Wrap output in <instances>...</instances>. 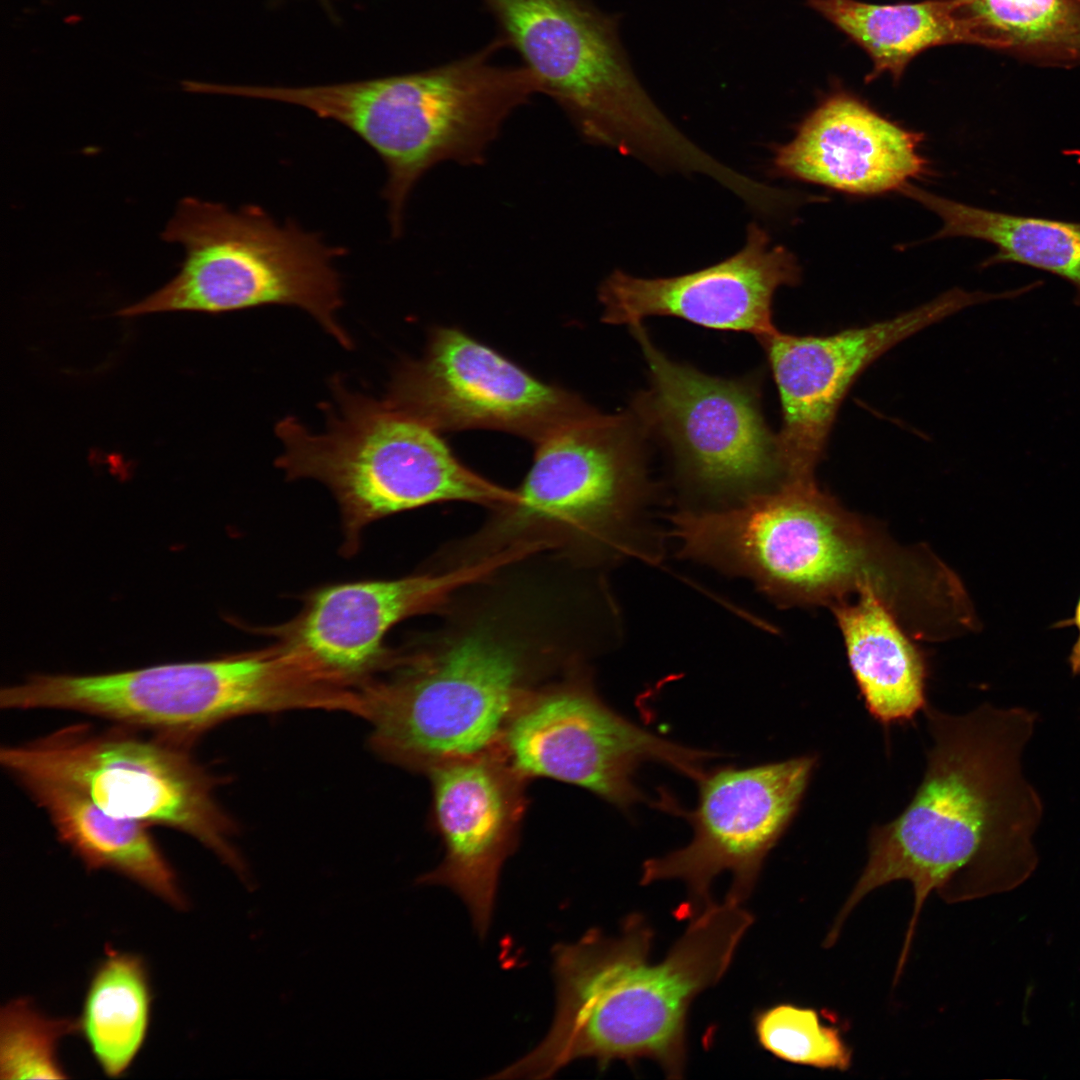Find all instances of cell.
Returning <instances> with one entry per match:
<instances>
[{"label":"cell","instance_id":"2","mask_svg":"<svg viewBox=\"0 0 1080 1080\" xmlns=\"http://www.w3.org/2000/svg\"><path fill=\"white\" fill-rule=\"evenodd\" d=\"M923 711L931 738L923 779L895 819L871 829L867 863L830 929L839 935L875 889L910 882L914 905L898 970L932 892L947 903L964 902L1011 891L1031 877L1044 812L1023 767L1037 712L992 704L960 715L929 704Z\"/></svg>","mask_w":1080,"mask_h":1080},{"label":"cell","instance_id":"30","mask_svg":"<svg viewBox=\"0 0 1080 1080\" xmlns=\"http://www.w3.org/2000/svg\"><path fill=\"white\" fill-rule=\"evenodd\" d=\"M323 3H328L329 0H321Z\"/></svg>","mask_w":1080,"mask_h":1080},{"label":"cell","instance_id":"4","mask_svg":"<svg viewBox=\"0 0 1080 1080\" xmlns=\"http://www.w3.org/2000/svg\"><path fill=\"white\" fill-rule=\"evenodd\" d=\"M753 922L742 904L712 902L657 963L650 958L654 932L638 913L616 935L593 928L556 944L551 1027L535 1048L490 1077L546 1079L592 1058L601 1069L615 1060L649 1059L669 1079L682 1078L690 1006L725 975Z\"/></svg>","mask_w":1080,"mask_h":1080},{"label":"cell","instance_id":"11","mask_svg":"<svg viewBox=\"0 0 1080 1080\" xmlns=\"http://www.w3.org/2000/svg\"><path fill=\"white\" fill-rule=\"evenodd\" d=\"M316 688L281 647L95 675L35 674L33 709L65 710L191 746L232 718L312 709Z\"/></svg>","mask_w":1080,"mask_h":1080},{"label":"cell","instance_id":"20","mask_svg":"<svg viewBox=\"0 0 1080 1080\" xmlns=\"http://www.w3.org/2000/svg\"><path fill=\"white\" fill-rule=\"evenodd\" d=\"M923 135L883 117L843 89L826 96L794 138L773 150L775 175L853 195L900 191L928 173Z\"/></svg>","mask_w":1080,"mask_h":1080},{"label":"cell","instance_id":"21","mask_svg":"<svg viewBox=\"0 0 1080 1080\" xmlns=\"http://www.w3.org/2000/svg\"><path fill=\"white\" fill-rule=\"evenodd\" d=\"M47 814L59 841L88 871L117 873L178 910L188 899L146 825L113 817L76 789L42 779L18 781Z\"/></svg>","mask_w":1080,"mask_h":1080},{"label":"cell","instance_id":"13","mask_svg":"<svg viewBox=\"0 0 1080 1080\" xmlns=\"http://www.w3.org/2000/svg\"><path fill=\"white\" fill-rule=\"evenodd\" d=\"M527 781L550 778L595 794L629 812L649 802L639 769L657 763L697 782L718 753L657 735L610 707L598 694L590 664L532 692L510 719L497 747Z\"/></svg>","mask_w":1080,"mask_h":1080},{"label":"cell","instance_id":"10","mask_svg":"<svg viewBox=\"0 0 1080 1080\" xmlns=\"http://www.w3.org/2000/svg\"><path fill=\"white\" fill-rule=\"evenodd\" d=\"M117 724L105 731L77 724L18 745L2 746L0 763L17 781L42 779L89 797L105 813L189 835L242 874L236 823L216 798L219 777L191 746Z\"/></svg>","mask_w":1080,"mask_h":1080},{"label":"cell","instance_id":"22","mask_svg":"<svg viewBox=\"0 0 1080 1080\" xmlns=\"http://www.w3.org/2000/svg\"><path fill=\"white\" fill-rule=\"evenodd\" d=\"M830 607L865 707L883 725L911 721L926 705V657L887 606L866 591Z\"/></svg>","mask_w":1080,"mask_h":1080},{"label":"cell","instance_id":"16","mask_svg":"<svg viewBox=\"0 0 1080 1080\" xmlns=\"http://www.w3.org/2000/svg\"><path fill=\"white\" fill-rule=\"evenodd\" d=\"M1001 293L955 288L894 318L831 335L777 331L759 339L779 393L777 434L791 481L814 479L837 411L859 375L878 357L925 327Z\"/></svg>","mask_w":1080,"mask_h":1080},{"label":"cell","instance_id":"28","mask_svg":"<svg viewBox=\"0 0 1080 1080\" xmlns=\"http://www.w3.org/2000/svg\"><path fill=\"white\" fill-rule=\"evenodd\" d=\"M77 1030L76 1018L48 1016L27 997L6 1002L0 1010V1078H69L58 1049Z\"/></svg>","mask_w":1080,"mask_h":1080},{"label":"cell","instance_id":"17","mask_svg":"<svg viewBox=\"0 0 1080 1080\" xmlns=\"http://www.w3.org/2000/svg\"><path fill=\"white\" fill-rule=\"evenodd\" d=\"M431 824L444 857L420 884L458 895L480 937L488 933L505 861L518 847L528 805L527 780L497 750L441 764L426 774Z\"/></svg>","mask_w":1080,"mask_h":1080},{"label":"cell","instance_id":"26","mask_svg":"<svg viewBox=\"0 0 1080 1080\" xmlns=\"http://www.w3.org/2000/svg\"><path fill=\"white\" fill-rule=\"evenodd\" d=\"M972 45L1040 67L1080 66V0H950Z\"/></svg>","mask_w":1080,"mask_h":1080},{"label":"cell","instance_id":"29","mask_svg":"<svg viewBox=\"0 0 1080 1080\" xmlns=\"http://www.w3.org/2000/svg\"><path fill=\"white\" fill-rule=\"evenodd\" d=\"M1076 627L1078 637L1072 646L1068 657V663L1074 676H1080V597L1078 598L1072 617L1061 620L1053 625L1055 628Z\"/></svg>","mask_w":1080,"mask_h":1080},{"label":"cell","instance_id":"3","mask_svg":"<svg viewBox=\"0 0 1080 1080\" xmlns=\"http://www.w3.org/2000/svg\"><path fill=\"white\" fill-rule=\"evenodd\" d=\"M688 547L696 562L751 580L781 607L830 608L870 591L917 640L979 625L964 584L935 553L896 542L815 479L698 514Z\"/></svg>","mask_w":1080,"mask_h":1080},{"label":"cell","instance_id":"27","mask_svg":"<svg viewBox=\"0 0 1080 1080\" xmlns=\"http://www.w3.org/2000/svg\"><path fill=\"white\" fill-rule=\"evenodd\" d=\"M754 1030L761 1047L785 1062L842 1072L852 1065L845 1029L828 1010L779 1003L758 1012Z\"/></svg>","mask_w":1080,"mask_h":1080},{"label":"cell","instance_id":"25","mask_svg":"<svg viewBox=\"0 0 1080 1080\" xmlns=\"http://www.w3.org/2000/svg\"><path fill=\"white\" fill-rule=\"evenodd\" d=\"M153 992L142 956L107 946L90 976L77 1019L79 1033L102 1072L125 1075L150 1027Z\"/></svg>","mask_w":1080,"mask_h":1080},{"label":"cell","instance_id":"12","mask_svg":"<svg viewBox=\"0 0 1080 1080\" xmlns=\"http://www.w3.org/2000/svg\"><path fill=\"white\" fill-rule=\"evenodd\" d=\"M629 328L649 374L631 412L646 435L669 449L682 490L704 503L698 510L735 506L793 482L755 381L714 377L673 361L642 323Z\"/></svg>","mask_w":1080,"mask_h":1080},{"label":"cell","instance_id":"19","mask_svg":"<svg viewBox=\"0 0 1080 1080\" xmlns=\"http://www.w3.org/2000/svg\"><path fill=\"white\" fill-rule=\"evenodd\" d=\"M800 280L796 256L771 245L769 234L751 223L744 246L723 261L673 277L642 278L616 270L603 280L598 297L602 320L609 324L630 327L650 316H672L761 339L778 331L772 317L775 292Z\"/></svg>","mask_w":1080,"mask_h":1080},{"label":"cell","instance_id":"1","mask_svg":"<svg viewBox=\"0 0 1080 1080\" xmlns=\"http://www.w3.org/2000/svg\"><path fill=\"white\" fill-rule=\"evenodd\" d=\"M439 623L393 650L360 687L369 745L427 774L497 749L542 685L603 653L604 618L588 582L543 554L517 557L457 588Z\"/></svg>","mask_w":1080,"mask_h":1080},{"label":"cell","instance_id":"23","mask_svg":"<svg viewBox=\"0 0 1080 1080\" xmlns=\"http://www.w3.org/2000/svg\"><path fill=\"white\" fill-rule=\"evenodd\" d=\"M899 192L942 220L933 239L969 237L989 242L997 252L983 267L1016 263L1057 275L1075 288V303L1080 305V222L981 209L910 183Z\"/></svg>","mask_w":1080,"mask_h":1080},{"label":"cell","instance_id":"5","mask_svg":"<svg viewBox=\"0 0 1080 1080\" xmlns=\"http://www.w3.org/2000/svg\"><path fill=\"white\" fill-rule=\"evenodd\" d=\"M645 432L632 414L593 409L536 443L514 499L472 533L436 551L446 569L511 551H549L594 570L627 559L655 562L660 536L649 519L652 490Z\"/></svg>","mask_w":1080,"mask_h":1080},{"label":"cell","instance_id":"18","mask_svg":"<svg viewBox=\"0 0 1080 1080\" xmlns=\"http://www.w3.org/2000/svg\"><path fill=\"white\" fill-rule=\"evenodd\" d=\"M503 561L495 557L448 571L326 586L309 597L281 646L318 676L359 688L388 664L393 650L384 640L393 626L436 614L457 588Z\"/></svg>","mask_w":1080,"mask_h":1080},{"label":"cell","instance_id":"8","mask_svg":"<svg viewBox=\"0 0 1080 1080\" xmlns=\"http://www.w3.org/2000/svg\"><path fill=\"white\" fill-rule=\"evenodd\" d=\"M161 238L185 248L180 272L117 315L287 305L308 312L343 347H352L336 318L343 300L333 260L346 248L327 245L319 233L291 220L279 224L257 205L232 211L194 197L178 203Z\"/></svg>","mask_w":1080,"mask_h":1080},{"label":"cell","instance_id":"24","mask_svg":"<svg viewBox=\"0 0 1080 1080\" xmlns=\"http://www.w3.org/2000/svg\"><path fill=\"white\" fill-rule=\"evenodd\" d=\"M870 57L871 82L889 73L898 82L923 51L947 44H971L972 37L950 0L870 4L857 0H806Z\"/></svg>","mask_w":1080,"mask_h":1080},{"label":"cell","instance_id":"9","mask_svg":"<svg viewBox=\"0 0 1080 1080\" xmlns=\"http://www.w3.org/2000/svg\"><path fill=\"white\" fill-rule=\"evenodd\" d=\"M482 1L540 93L560 107L585 142L661 170L689 161L694 143L640 84L615 16L585 0Z\"/></svg>","mask_w":1080,"mask_h":1080},{"label":"cell","instance_id":"7","mask_svg":"<svg viewBox=\"0 0 1080 1080\" xmlns=\"http://www.w3.org/2000/svg\"><path fill=\"white\" fill-rule=\"evenodd\" d=\"M336 407L324 432L312 433L294 417L276 426L284 452L277 465L290 479L312 478L335 496L345 551L363 529L388 515L444 502L489 510L508 504L515 490L466 467L440 433L385 399L350 392L334 381Z\"/></svg>","mask_w":1080,"mask_h":1080},{"label":"cell","instance_id":"14","mask_svg":"<svg viewBox=\"0 0 1080 1080\" xmlns=\"http://www.w3.org/2000/svg\"><path fill=\"white\" fill-rule=\"evenodd\" d=\"M817 759L802 755L749 767L724 765L706 770L697 803L686 811L671 802L667 811L686 817L690 842L647 859L640 883L680 880L688 890L682 906L696 916L711 904L710 888L731 873L726 898L742 904L751 896L764 862L800 807Z\"/></svg>","mask_w":1080,"mask_h":1080},{"label":"cell","instance_id":"6","mask_svg":"<svg viewBox=\"0 0 1080 1080\" xmlns=\"http://www.w3.org/2000/svg\"><path fill=\"white\" fill-rule=\"evenodd\" d=\"M502 38L470 55L430 69L369 80L278 86V102L303 107L351 130L380 157L387 171L382 195L392 235L421 177L439 163L480 165L504 122L540 93L523 65L494 55Z\"/></svg>","mask_w":1080,"mask_h":1080},{"label":"cell","instance_id":"15","mask_svg":"<svg viewBox=\"0 0 1080 1080\" xmlns=\"http://www.w3.org/2000/svg\"><path fill=\"white\" fill-rule=\"evenodd\" d=\"M385 400L439 433L489 429L535 444L594 409L451 327L433 329L423 355L400 365Z\"/></svg>","mask_w":1080,"mask_h":1080}]
</instances>
